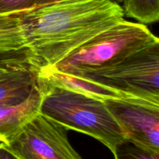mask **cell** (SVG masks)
Returning <instances> with one entry per match:
<instances>
[{
  "mask_svg": "<svg viewBox=\"0 0 159 159\" xmlns=\"http://www.w3.org/2000/svg\"><path fill=\"white\" fill-rule=\"evenodd\" d=\"M124 16L111 0H60L23 11V52L39 69L52 67Z\"/></svg>",
  "mask_w": 159,
  "mask_h": 159,
  "instance_id": "1",
  "label": "cell"
},
{
  "mask_svg": "<svg viewBox=\"0 0 159 159\" xmlns=\"http://www.w3.org/2000/svg\"><path fill=\"white\" fill-rule=\"evenodd\" d=\"M0 159H20L15 154L12 153L6 144L0 143Z\"/></svg>",
  "mask_w": 159,
  "mask_h": 159,
  "instance_id": "14",
  "label": "cell"
},
{
  "mask_svg": "<svg viewBox=\"0 0 159 159\" xmlns=\"http://www.w3.org/2000/svg\"><path fill=\"white\" fill-rule=\"evenodd\" d=\"M122 7L125 15L140 23L159 22V0H124Z\"/></svg>",
  "mask_w": 159,
  "mask_h": 159,
  "instance_id": "11",
  "label": "cell"
},
{
  "mask_svg": "<svg viewBox=\"0 0 159 159\" xmlns=\"http://www.w3.org/2000/svg\"><path fill=\"white\" fill-rule=\"evenodd\" d=\"M0 105H18L40 86V69L34 66L23 51L0 55Z\"/></svg>",
  "mask_w": 159,
  "mask_h": 159,
  "instance_id": "7",
  "label": "cell"
},
{
  "mask_svg": "<svg viewBox=\"0 0 159 159\" xmlns=\"http://www.w3.org/2000/svg\"><path fill=\"white\" fill-rule=\"evenodd\" d=\"M43 99L40 87L29 98L18 105H0V143L8 144L23 127L40 113Z\"/></svg>",
  "mask_w": 159,
  "mask_h": 159,
  "instance_id": "8",
  "label": "cell"
},
{
  "mask_svg": "<svg viewBox=\"0 0 159 159\" xmlns=\"http://www.w3.org/2000/svg\"><path fill=\"white\" fill-rule=\"evenodd\" d=\"M0 70H1V69H0Z\"/></svg>",
  "mask_w": 159,
  "mask_h": 159,
  "instance_id": "16",
  "label": "cell"
},
{
  "mask_svg": "<svg viewBox=\"0 0 159 159\" xmlns=\"http://www.w3.org/2000/svg\"><path fill=\"white\" fill-rule=\"evenodd\" d=\"M156 39L146 25L124 20L90 39L51 68L82 77L116 65Z\"/></svg>",
  "mask_w": 159,
  "mask_h": 159,
  "instance_id": "3",
  "label": "cell"
},
{
  "mask_svg": "<svg viewBox=\"0 0 159 159\" xmlns=\"http://www.w3.org/2000/svg\"><path fill=\"white\" fill-rule=\"evenodd\" d=\"M81 78L159 106V38L116 65Z\"/></svg>",
  "mask_w": 159,
  "mask_h": 159,
  "instance_id": "4",
  "label": "cell"
},
{
  "mask_svg": "<svg viewBox=\"0 0 159 159\" xmlns=\"http://www.w3.org/2000/svg\"><path fill=\"white\" fill-rule=\"evenodd\" d=\"M104 102L127 140L159 154V106L130 96L109 99Z\"/></svg>",
  "mask_w": 159,
  "mask_h": 159,
  "instance_id": "6",
  "label": "cell"
},
{
  "mask_svg": "<svg viewBox=\"0 0 159 159\" xmlns=\"http://www.w3.org/2000/svg\"><path fill=\"white\" fill-rule=\"evenodd\" d=\"M39 80L41 83L48 86L65 89L99 99L103 102L109 99L124 98L127 96L113 89L93 82L84 78L77 77L56 71L51 67L40 68L39 72Z\"/></svg>",
  "mask_w": 159,
  "mask_h": 159,
  "instance_id": "9",
  "label": "cell"
},
{
  "mask_svg": "<svg viewBox=\"0 0 159 159\" xmlns=\"http://www.w3.org/2000/svg\"><path fill=\"white\" fill-rule=\"evenodd\" d=\"M114 159H159V154L126 140L116 148Z\"/></svg>",
  "mask_w": 159,
  "mask_h": 159,
  "instance_id": "12",
  "label": "cell"
},
{
  "mask_svg": "<svg viewBox=\"0 0 159 159\" xmlns=\"http://www.w3.org/2000/svg\"><path fill=\"white\" fill-rule=\"evenodd\" d=\"M20 14L21 12L0 15V55L25 49ZM5 67L0 65V69Z\"/></svg>",
  "mask_w": 159,
  "mask_h": 159,
  "instance_id": "10",
  "label": "cell"
},
{
  "mask_svg": "<svg viewBox=\"0 0 159 159\" xmlns=\"http://www.w3.org/2000/svg\"><path fill=\"white\" fill-rule=\"evenodd\" d=\"M57 1H60V0H37L35 5H34V6L33 8L43 6V5L49 4V3L54 2H57ZM111 1L118 3V4H121V3H123V1H124V0H111Z\"/></svg>",
  "mask_w": 159,
  "mask_h": 159,
  "instance_id": "15",
  "label": "cell"
},
{
  "mask_svg": "<svg viewBox=\"0 0 159 159\" xmlns=\"http://www.w3.org/2000/svg\"><path fill=\"white\" fill-rule=\"evenodd\" d=\"M40 87L43 91L40 113L67 130L95 138L108 148L113 155L127 140L103 101L65 89L48 86L40 82Z\"/></svg>",
  "mask_w": 159,
  "mask_h": 159,
  "instance_id": "2",
  "label": "cell"
},
{
  "mask_svg": "<svg viewBox=\"0 0 159 159\" xmlns=\"http://www.w3.org/2000/svg\"><path fill=\"white\" fill-rule=\"evenodd\" d=\"M67 130L38 113L6 146L20 159H82L70 144Z\"/></svg>",
  "mask_w": 159,
  "mask_h": 159,
  "instance_id": "5",
  "label": "cell"
},
{
  "mask_svg": "<svg viewBox=\"0 0 159 159\" xmlns=\"http://www.w3.org/2000/svg\"><path fill=\"white\" fill-rule=\"evenodd\" d=\"M37 0H0V15L15 13L32 9Z\"/></svg>",
  "mask_w": 159,
  "mask_h": 159,
  "instance_id": "13",
  "label": "cell"
}]
</instances>
